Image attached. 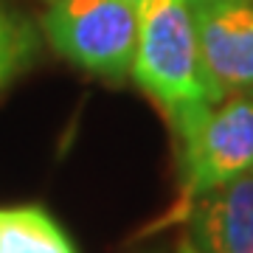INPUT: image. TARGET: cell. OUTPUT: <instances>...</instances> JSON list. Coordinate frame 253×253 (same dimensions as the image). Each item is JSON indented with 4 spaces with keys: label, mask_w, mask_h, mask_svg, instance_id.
Here are the masks:
<instances>
[{
    "label": "cell",
    "mask_w": 253,
    "mask_h": 253,
    "mask_svg": "<svg viewBox=\"0 0 253 253\" xmlns=\"http://www.w3.org/2000/svg\"><path fill=\"white\" fill-rule=\"evenodd\" d=\"M132 3H144V0H132Z\"/></svg>",
    "instance_id": "obj_10"
},
{
    "label": "cell",
    "mask_w": 253,
    "mask_h": 253,
    "mask_svg": "<svg viewBox=\"0 0 253 253\" xmlns=\"http://www.w3.org/2000/svg\"><path fill=\"white\" fill-rule=\"evenodd\" d=\"M189 3H191V6H194V3H203V0H189Z\"/></svg>",
    "instance_id": "obj_9"
},
{
    "label": "cell",
    "mask_w": 253,
    "mask_h": 253,
    "mask_svg": "<svg viewBox=\"0 0 253 253\" xmlns=\"http://www.w3.org/2000/svg\"><path fill=\"white\" fill-rule=\"evenodd\" d=\"M42 28L56 54L73 65L99 76H124L135 59L141 3L51 0Z\"/></svg>",
    "instance_id": "obj_3"
},
{
    "label": "cell",
    "mask_w": 253,
    "mask_h": 253,
    "mask_svg": "<svg viewBox=\"0 0 253 253\" xmlns=\"http://www.w3.org/2000/svg\"><path fill=\"white\" fill-rule=\"evenodd\" d=\"M40 51V37L31 20L0 6V90L26 71Z\"/></svg>",
    "instance_id": "obj_7"
},
{
    "label": "cell",
    "mask_w": 253,
    "mask_h": 253,
    "mask_svg": "<svg viewBox=\"0 0 253 253\" xmlns=\"http://www.w3.org/2000/svg\"><path fill=\"white\" fill-rule=\"evenodd\" d=\"M132 79L146 96L161 104L172 126L219 101L203 68L189 0L141 3Z\"/></svg>",
    "instance_id": "obj_1"
},
{
    "label": "cell",
    "mask_w": 253,
    "mask_h": 253,
    "mask_svg": "<svg viewBox=\"0 0 253 253\" xmlns=\"http://www.w3.org/2000/svg\"><path fill=\"white\" fill-rule=\"evenodd\" d=\"M0 253H76L56 219L37 206L0 208Z\"/></svg>",
    "instance_id": "obj_6"
},
{
    "label": "cell",
    "mask_w": 253,
    "mask_h": 253,
    "mask_svg": "<svg viewBox=\"0 0 253 253\" xmlns=\"http://www.w3.org/2000/svg\"><path fill=\"white\" fill-rule=\"evenodd\" d=\"M177 253H200V251L194 248V242H191V239H183V242L177 245Z\"/></svg>",
    "instance_id": "obj_8"
},
{
    "label": "cell",
    "mask_w": 253,
    "mask_h": 253,
    "mask_svg": "<svg viewBox=\"0 0 253 253\" xmlns=\"http://www.w3.org/2000/svg\"><path fill=\"white\" fill-rule=\"evenodd\" d=\"M180 219L200 253H253V172L197 197Z\"/></svg>",
    "instance_id": "obj_5"
},
{
    "label": "cell",
    "mask_w": 253,
    "mask_h": 253,
    "mask_svg": "<svg viewBox=\"0 0 253 253\" xmlns=\"http://www.w3.org/2000/svg\"><path fill=\"white\" fill-rule=\"evenodd\" d=\"M180 141V203L174 219L197 197L253 172V90L228 93L217 104L174 124Z\"/></svg>",
    "instance_id": "obj_2"
},
{
    "label": "cell",
    "mask_w": 253,
    "mask_h": 253,
    "mask_svg": "<svg viewBox=\"0 0 253 253\" xmlns=\"http://www.w3.org/2000/svg\"><path fill=\"white\" fill-rule=\"evenodd\" d=\"M191 11L203 68L217 96L253 90V0H203Z\"/></svg>",
    "instance_id": "obj_4"
}]
</instances>
